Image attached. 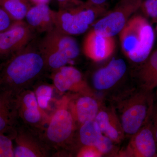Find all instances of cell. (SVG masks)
I'll return each instance as SVG.
<instances>
[{
	"mask_svg": "<svg viewBox=\"0 0 157 157\" xmlns=\"http://www.w3.org/2000/svg\"><path fill=\"white\" fill-rule=\"evenodd\" d=\"M118 107L123 131L133 136L150 119L154 107L152 91L140 88L121 101Z\"/></svg>",
	"mask_w": 157,
	"mask_h": 157,
	"instance_id": "4",
	"label": "cell"
},
{
	"mask_svg": "<svg viewBox=\"0 0 157 157\" xmlns=\"http://www.w3.org/2000/svg\"><path fill=\"white\" fill-rule=\"evenodd\" d=\"M142 1L120 0L112 11L95 23L93 30L106 36L119 34L132 15L140 10Z\"/></svg>",
	"mask_w": 157,
	"mask_h": 157,
	"instance_id": "7",
	"label": "cell"
},
{
	"mask_svg": "<svg viewBox=\"0 0 157 157\" xmlns=\"http://www.w3.org/2000/svg\"><path fill=\"white\" fill-rule=\"evenodd\" d=\"M15 101L19 122L42 132L48 120L39 107L33 89L23 91L16 96Z\"/></svg>",
	"mask_w": 157,
	"mask_h": 157,
	"instance_id": "10",
	"label": "cell"
},
{
	"mask_svg": "<svg viewBox=\"0 0 157 157\" xmlns=\"http://www.w3.org/2000/svg\"><path fill=\"white\" fill-rule=\"evenodd\" d=\"M141 64L136 76L140 88L152 91L157 86V49Z\"/></svg>",
	"mask_w": 157,
	"mask_h": 157,
	"instance_id": "18",
	"label": "cell"
},
{
	"mask_svg": "<svg viewBox=\"0 0 157 157\" xmlns=\"http://www.w3.org/2000/svg\"><path fill=\"white\" fill-rule=\"evenodd\" d=\"M38 47L47 70L52 72L67 66L80 53L76 39L55 27L45 33L38 42Z\"/></svg>",
	"mask_w": 157,
	"mask_h": 157,
	"instance_id": "3",
	"label": "cell"
},
{
	"mask_svg": "<svg viewBox=\"0 0 157 157\" xmlns=\"http://www.w3.org/2000/svg\"><path fill=\"white\" fill-rule=\"evenodd\" d=\"M59 6V10L70 9L80 6L84 2L81 0H56Z\"/></svg>",
	"mask_w": 157,
	"mask_h": 157,
	"instance_id": "28",
	"label": "cell"
},
{
	"mask_svg": "<svg viewBox=\"0 0 157 157\" xmlns=\"http://www.w3.org/2000/svg\"><path fill=\"white\" fill-rule=\"evenodd\" d=\"M14 138L11 135L0 134V157H14Z\"/></svg>",
	"mask_w": 157,
	"mask_h": 157,
	"instance_id": "23",
	"label": "cell"
},
{
	"mask_svg": "<svg viewBox=\"0 0 157 157\" xmlns=\"http://www.w3.org/2000/svg\"><path fill=\"white\" fill-rule=\"evenodd\" d=\"M119 36L124 53L134 63H142L151 53L155 43V31L144 16H132Z\"/></svg>",
	"mask_w": 157,
	"mask_h": 157,
	"instance_id": "2",
	"label": "cell"
},
{
	"mask_svg": "<svg viewBox=\"0 0 157 157\" xmlns=\"http://www.w3.org/2000/svg\"><path fill=\"white\" fill-rule=\"evenodd\" d=\"M105 11L106 7H94L86 2L70 9L53 10L55 27L70 36L80 35L86 32L99 15Z\"/></svg>",
	"mask_w": 157,
	"mask_h": 157,
	"instance_id": "6",
	"label": "cell"
},
{
	"mask_svg": "<svg viewBox=\"0 0 157 157\" xmlns=\"http://www.w3.org/2000/svg\"><path fill=\"white\" fill-rule=\"evenodd\" d=\"M36 33L23 21H15L0 32V59L4 60L25 48L35 39Z\"/></svg>",
	"mask_w": 157,
	"mask_h": 157,
	"instance_id": "9",
	"label": "cell"
},
{
	"mask_svg": "<svg viewBox=\"0 0 157 157\" xmlns=\"http://www.w3.org/2000/svg\"><path fill=\"white\" fill-rule=\"evenodd\" d=\"M15 98L11 93L0 90V134L14 137L19 122Z\"/></svg>",
	"mask_w": 157,
	"mask_h": 157,
	"instance_id": "14",
	"label": "cell"
},
{
	"mask_svg": "<svg viewBox=\"0 0 157 157\" xmlns=\"http://www.w3.org/2000/svg\"><path fill=\"white\" fill-rule=\"evenodd\" d=\"M157 144L150 119L147 123L133 135L125 152L130 156H156Z\"/></svg>",
	"mask_w": 157,
	"mask_h": 157,
	"instance_id": "11",
	"label": "cell"
},
{
	"mask_svg": "<svg viewBox=\"0 0 157 157\" xmlns=\"http://www.w3.org/2000/svg\"><path fill=\"white\" fill-rule=\"evenodd\" d=\"M102 154L95 147L84 146L78 151L77 156L81 157H98L102 156Z\"/></svg>",
	"mask_w": 157,
	"mask_h": 157,
	"instance_id": "27",
	"label": "cell"
},
{
	"mask_svg": "<svg viewBox=\"0 0 157 157\" xmlns=\"http://www.w3.org/2000/svg\"><path fill=\"white\" fill-rule=\"evenodd\" d=\"M30 2L33 4V5L39 4H48L50 0H29Z\"/></svg>",
	"mask_w": 157,
	"mask_h": 157,
	"instance_id": "31",
	"label": "cell"
},
{
	"mask_svg": "<svg viewBox=\"0 0 157 157\" xmlns=\"http://www.w3.org/2000/svg\"><path fill=\"white\" fill-rule=\"evenodd\" d=\"M52 11L48 4L32 6L26 15L25 22L36 33H47L55 27Z\"/></svg>",
	"mask_w": 157,
	"mask_h": 157,
	"instance_id": "16",
	"label": "cell"
},
{
	"mask_svg": "<svg viewBox=\"0 0 157 157\" xmlns=\"http://www.w3.org/2000/svg\"><path fill=\"white\" fill-rule=\"evenodd\" d=\"M18 1H22V2H26L30 3V2H29V0H18Z\"/></svg>",
	"mask_w": 157,
	"mask_h": 157,
	"instance_id": "32",
	"label": "cell"
},
{
	"mask_svg": "<svg viewBox=\"0 0 157 157\" xmlns=\"http://www.w3.org/2000/svg\"><path fill=\"white\" fill-rule=\"evenodd\" d=\"M111 116L104 110L99 111L94 120L100 127L101 132L113 141H117L120 139V132L112 121Z\"/></svg>",
	"mask_w": 157,
	"mask_h": 157,
	"instance_id": "21",
	"label": "cell"
},
{
	"mask_svg": "<svg viewBox=\"0 0 157 157\" xmlns=\"http://www.w3.org/2000/svg\"><path fill=\"white\" fill-rule=\"evenodd\" d=\"M68 102L65 106L56 110L47 122V126L40 132L52 156H59L70 143L76 129V121L68 108Z\"/></svg>",
	"mask_w": 157,
	"mask_h": 157,
	"instance_id": "5",
	"label": "cell"
},
{
	"mask_svg": "<svg viewBox=\"0 0 157 157\" xmlns=\"http://www.w3.org/2000/svg\"><path fill=\"white\" fill-rule=\"evenodd\" d=\"M83 51L86 56L95 62L109 57L114 52L115 42L113 37L106 36L91 30L85 38Z\"/></svg>",
	"mask_w": 157,
	"mask_h": 157,
	"instance_id": "12",
	"label": "cell"
},
{
	"mask_svg": "<svg viewBox=\"0 0 157 157\" xmlns=\"http://www.w3.org/2000/svg\"><path fill=\"white\" fill-rule=\"evenodd\" d=\"M107 0H87L86 2L89 6L97 7H106Z\"/></svg>",
	"mask_w": 157,
	"mask_h": 157,
	"instance_id": "30",
	"label": "cell"
},
{
	"mask_svg": "<svg viewBox=\"0 0 157 157\" xmlns=\"http://www.w3.org/2000/svg\"><path fill=\"white\" fill-rule=\"evenodd\" d=\"M31 6L30 3L18 0H0V6L14 21H21L25 19Z\"/></svg>",
	"mask_w": 157,
	"mask_h": 157,
	"instance_id": "20",
	"label": "cell"
},
{
	"mask_svg": "<svg viewBox=\"0 0 157 157\" xmlns=\"http://www.w3.org/2000/svg\"><path fill=\"white\" fill-rule=\"evenodd\" d=\"M156 95L157 97V90H156Z\"/></svg>",
	"mask_w": 157,
	"mask_h": 157,
	"instance_id": "34",
	"label": "cell"
},
{
	"mask_svg": "<svg viewBox=\"0 0 157 157\" xmlns=\"http://www.w3.org/2000/svg\"><path fill=\"white\" fill-rule=\"evenodd\" d=\"M14 157L52 156L40 132L18 122L13 139Z\"/></svg>",
	"mask_w": 157,
	"mask_h": 157,
	"instance_id": "8",
	"label": "cell"
},
{
	"mask_svg": "<svg viewBox=\"0 0 157 157\" xmlns=\"http://www.w3.org/2000/svg\"><path fill=\"white\" fill-rule=\"evenodd\" d=\"M47 71L38 42L34 39L0 63V90L16 97L25 90L33 89Z\"/></svg>",
	"mask_w": 157,
	"mask_h": 157,
	"instance_id": "1",
	"label": "cell"
},
{
	"mask_svg": "<svg viewBox=\"0 0 157 157\" xmlns=\"http://www.w3.org/2000/svg\"><path fill=\"white\" fill-rule=\"evenodd\" d=\"M153 131L157 144V106L154 107L152 113L150 118Z\"/></svg>",
	"mask_w": 157,
	"mask_h": 157,
	"instance_id": "29",
	"label": "cell"
},
{
	"mask_svg": "<svg viewBox=\"0 0 157 157\" xmlns=\"http://www.w3.org/2000/svg\"><path fill=\"white\" fill-rule=\"evenodd\" d=\"M127 65L122 59H113L104 67L99 69L93 76L94 87L99 90L109 89L122 78Z\"/></svg>",
	"mask_w": 157,
	"mask_h": 157,
	"instance_id": "13",
	"label": "cell"
},
{
	"mask_svg": "<svg viewBox=\"0 0 157 157\" xmlns=\"http://www.w3.org/2000/svg\"><path fill=\"white\" fill-rule=\"evenodd\" d=\"M140 10L152 23L157 22V0H143Z\"/></svg>",
	"mask_w": 157,
	"mask_h": 157,
	"instance_id": "24",
	"label": "cell"
},
{
	"mask_svg": "<svg viewBox=\"0 0 157 157\" xmlns=\"http://www.w3.org/2000/svg\"><path fill=\"white\" fill-rule=\"evenodd\" d=\"M69 106L75 121L80 125L88 121L94 120L99 112L98 102L91 96H80Z\"/></svg>",
	"mask_w": 157,
	"mask_h": 157,
	"instance_id": "17",
	"label": "cell"
},
{
	"mask_svg": "<svg viewBox=\"0 0 157 157\" xmlns=\"http://www.w3.org/2000/svg\"><path fill=\"white\" fill-rule=\"evenodd\" d=\"M15 21L0 6V32L6 30Z\"/></svg>",
	"mask_w": 157,
	"mask_h": 157,
	"instance_id": "26",
	"label": "cell"
},
{
	"mask_svg": "<svg viewBox=\"0 0 157 157\" xmlns=\"http://www.w3.org/2000/svg\"><path fill=\"white\" fill-rule=\"evenodd\" d=\"M102 135L101 129L95 120L82 124L78 132L79 140L84 146L95 147Z\"/></svg>",
	"mask_w": 157,
	"mask_h": 157,
	"instance_id": "19",
	"label": "cell"
},
{
	"mask_svg": "<svg viewBox=\"0 0 157 157\" xmlns=\"http://www.w3.org/2000/svg\"><path fill=\"white\" fill-rule=\"evenodd\" d=\"M157 25L155 27V33H156V34H157V22L156 23Z\"/></svg>",
	"mask_w": 157,
	"mask_h": 157,
	"instance_id": "33",
	"label": "cell"
},
{
	"mask_svg": "<svg viewBox=\"0 0 157 157\" xmlns=\"http://www.w3.org/2000/svg\"><path fill=\"white\" fill-rule=\"evenodd\" d=\"M112 141L109 137L103 135L96 144L95 147L102 155L108 153L113 148Z\"/></svg>",
	"mask_w": 157,
	"mask_h": 157,
	"instance_id": "25",
	"label": "cell"
},
{
	"mask_svg": "<svg viewBox=\"0 0 157 157\" xmlns=\"http://www.w3.org/2000/svg\"><path fill=\"white\" fill-rule=\"evenodd\" d=\"M53 86L41 80L37 82L33 87V90L39 107L44 111L48 107V104L52 98Z\"/></svg>",
	"mask_w": 157,
	"mask_h": 157,
	"instance_id": "22",
	"label": "cell"
},
{
	"mask_svg": "<svg viewBox=\"0 0 157 157\" xmlns=\"http://www.w3.org/2000/svg\"><path fill=\"white\" fill-rule=\"evenodd\" d=\"M51 78L55 87L60 92L87 88L81 72L72 66L67 65L52 71Z\"/></svg>",
	"mask_w": 157,
	"mask_h": 157,
	"instance_id": "15",
	"label": "cell"
}]
</instances>
